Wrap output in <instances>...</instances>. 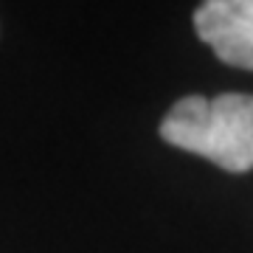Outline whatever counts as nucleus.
I'll return each mask as SVG.
<instances>
[{
    "instance_id": "f03ea898",
    "label": "nucleus",
    "mask_w": 253,
    "mask_h": 253,
    "mask_svg": "<svg viewBox=\"0 0 253 253\" xmlns=\"http://www.w3.org/2000/svg\"><path fill=\"white\" fill-rule=\"evenodd\" d=\"M194 28L222 62L253 71V0H208L194 11Z\"/></svg>"
},
{
    "instance_id": "f257e3e1",
    "label": "nucleus",
    "mask_w": 253,
    "mask_h": 253,
    "mask_svg": "<svg viewBox=\"0 0 253 253\" xmlns=\"http://www.w3.org/2000/svg\"><path fill=\"white\" fill-rule=\"evenodd\" d=\"M166 144L203 155L225 172L253 169V96H186L161 121Z\"/></svg>"
}]
</instances>
